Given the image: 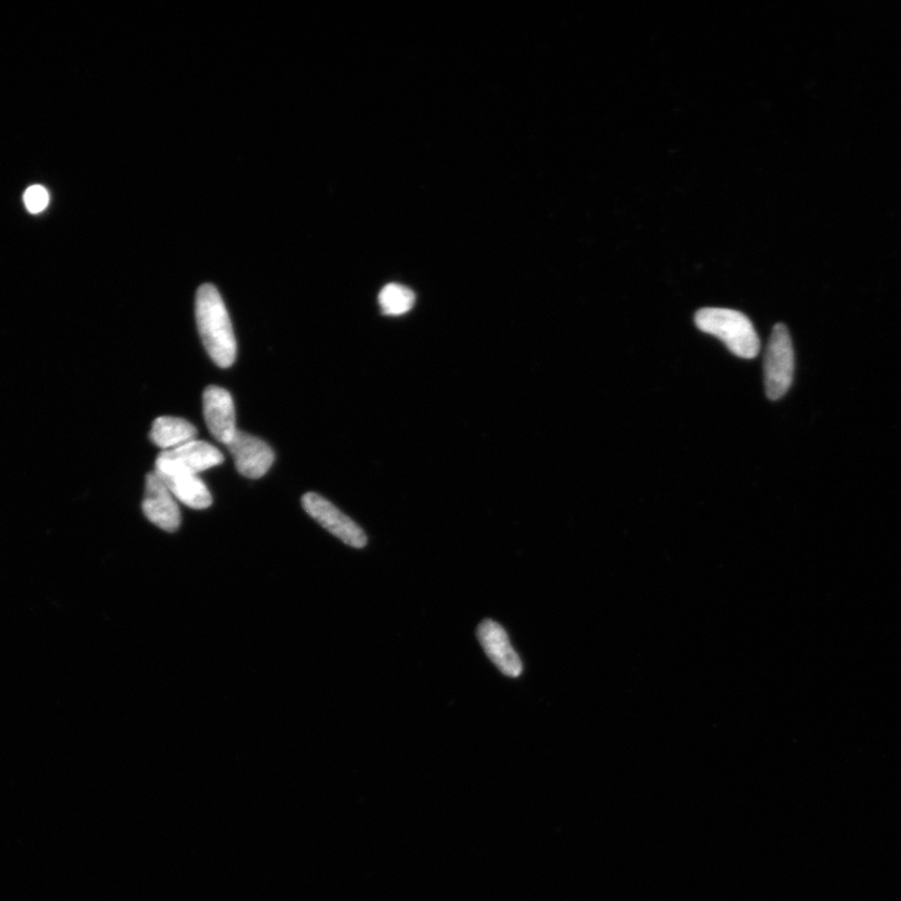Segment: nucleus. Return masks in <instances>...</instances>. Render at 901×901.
<instances>
[{
    "instance_id": "obj_1",
    "label": "nucleus",
    "mask_w": 901,
    "mask_h": 901,
    "mask_svg": "<svg viewBox=\"0 0 901 901\" xmlns=\"http://www.w3.org/2000/svg\"><path fill=\"white\" fill-rule=\"evenodd\" d=\"M196 319L209 357L220 368L232 366L237 356L236 337L224 299L214 285L198 288Z\"/></svg>"
},
{
    "instance_id": "obj_2",
    "label": "nucleus",
    "mask_w": 901,
    "mask_h": 901,
    "mask_svg": "<svg viewBox=\"0 0 901 901\" xmlns=\"http://www.w3.org/2000/svg\"><path fill=\"white\" fill-rule=\"evenodd\" d=\"M701 333L723 340L731 354L751 359L760 353V339L751 320L734 309L703 308L695 315Z\"/></svg>"
},
{
    "instance_id": "obj_3",
    "label": "nucleus",
    "mask_w": 901,
    "mask_h": 901,
    "mask_svg": "<svg viewBox=\"0 0 901 901\" xmlns=\"http://www.w3.org/2000/svg\"><path fill=\"white\" fill-rule=\"evenodd\" d=\"M766 396L778 400L793 385L795 356L793 340L785 325L778 324L771 333L764 365Z\"/></svg>"
},
{
    "instance_id": "obj_4",
    "label": "nucleus",
    "mask_w": 901,
    "mask_h": 901,
    "mask_svg": "<svg viewBox=\"0 0 901 901\" xmlns=\"http://www.w3.org/2000/svg\"><path fill=\"white\" fill-rule=\"evenodd\" d=\"M224 463L225 456L217 447L205 440H192V443L160 453L156 461V473L197 476L202 471Z\"/></svg>"
},
{
    "instance_id": "obj_5",
    "label": "nucleus",
    "mask_w": 901,
    "mask_h": 901,
    "mask_svg": "<svg viewBox=\"0 0 901 901\" xmlns=\"http://www.w3.org/2000/svg\"><path fill=\"white\" fill-rule=\"evenodd\" d=\"M303 506L310 517L346 545L355 548H364L367 545L365 531L325 497L308 493L303 497Z\"/></svg>"
},
{
    "instance_id": "obj_6",
    "label": "nucleus",
    "mask_w": 901,
    "mask_h": 901,
    "mask_svg": "<svg viewBox=\"0 0 901 901\" xmlns=\"http://www.w3.org/2000/svg\"><path fill=\"white\" fill-rule=\"evenodd\" d=\"M235 458L238 473L247 478L257 479L268 473L275 463V453L265 440L238 430L226 445Z\"/></svg>"
},
{
    "instance_id": "obj_7",
    "label": "nucleus",
    "mask_w": 901,
    "mask_h": 901,
    "mask_svg": "<svg viewBox=\"0 0 901 901\" xmlns=\"http://www.w3.org/2000/svg\"><path fill=\"white\" fill-rule=\"evenodd\" d=\"M142 508L150 523L167 533H175L179 528L180 513L175 496L156 474V471L146 477Z\"/></svg>"
},
{
    "instance_id": "obj_8",
    "label": "nucleus",
    "mask_w": 901,
    "mask_h": 901,
    "mask_svg": "<svg viewBox=\"0 0 901 901\" xmlns=\"http://www.w3.org/2000/svg\"><path fill=\"white\" fill-rule=\"evenodd\" d=\"M477 637L486 655L504 675L518 677L523 674V663L515 648L509 643L507 633L503 626L494 620H485L477 628Z\"/></svg>"
},
{
    "instance_id": "obj_9",
    "label": "nucleus",
    "mask_w": 901,
    "mask_h": 901,
    "mask_svg": "<svg viewBox=\"0 0 901 901\" xmlns=\"http://www.w3.org/2000/svg\"><path fill=\"white\" fill-rule=\"evenodd\" d=\"M204 415L209 433L228 445L237 433L235 404L228 390L208 386L204 393Z\"/></svg>"
},
{
    "instance_id": "obj_10",
    "label": "nucleus",
    "mask_w": 901,
    "mask_h": 901,
    "mask_svg": "<svg viewBox=\"0 0 901 901\" xmlns=\"http://www.w3.org/2000/svg\"><path fill=\"white\" fill-rule=\"evenodd\" d=\"M157 474V473H156ZM170 493L180 503L195 509H205L212 505V495L198 476L185 474H157Z\"/></svg>"
},
{
    "instance_id": "obj_11",
    "label": "nucleus",
    "mask_w": 901,
    "mask_h": 901,
    "mask_svg": "<svg viewBox=\"0 0 901 901\" xmlns=\"http://www.w3.org/2000/svg\"><path fill=\"white\" fill-rule=\"evenodd\" d=\"M197 435V428L187 419L165 416L155 420L149 437L155 445L167 450L192 443Z\"/></svg>"
},
{
    "instance_id": "obj_12",
    "label": "nucleus",
    "mask_w": 901,
    "mask_h": 901,
    "mask_svg": "<svg viewBox=\"0 0 901 901\" xmlns=\"http://www.w3.org/2000/svg\"><path fill=\"white\" fill-rule=\"evenodd\" d=\"M416 296L413 289L403 285L389 284L380 290L378 304L386 316H400L413 309Z\"/></svg>"
},
{
    "instance_id": "obj_13",
    "label": "nucleus",
    "mask_w": 901,
    "mask_h": 901,
    "mask_svg": "<svg viewBox=\"0 0 901 901\" xmlns=\"http://www.w3.org/2000/svg\"><path fill=\"white\" fill-rule=\"evenodd\" d=\"M24 204L30 214L42 212L49 204L47 189L42 186L28 188L24 195Z\"/></svg>"
}]
</instances>
